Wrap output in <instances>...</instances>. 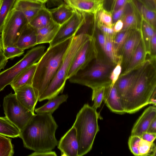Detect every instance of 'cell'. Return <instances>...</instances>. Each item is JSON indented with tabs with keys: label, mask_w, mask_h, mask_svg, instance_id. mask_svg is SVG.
I'll return each instance as SVG.
<instances>
[{
	"label": "cell",
	"mask_w": 156,
	"mask_h": 156,
	"mask_svg": "<svg viewBox=\"0 0 156 156\" xmlns=\"http://www.w3.org/2000/svg\"><path fill=\"white\" fill-rule=\"evenodd\" d=\"M0 134L15 138L19 137L20 131L5 116L0 117Z\"/></svg>",
	"instance_id": "cell-31"
},
{
	"label": "cell",
	"mask_w": 156,
	"mask_h": 156,
	"mask_svg": "<svg viewBox=\"0 0 156 156\" xmlns=\"http://www.w3.org/2000/svg\"><path fill=\"white\" fill-rule=\"evenodd\" d=\"M105 35V42L103 53L109 61L116 64L121 57H118L115 51L113 40L114 35Z\"/></svg>",
	"instance_id": "cell-32"
},
{
	"label": "cell",
	"mask_w": 156,
	"mask_h": 156,
	"mask_svg": "<svg viewBox=\"0 0 156 156\" xmlns=\"http://www.w3.org/2000/svg\"><path fill=\"white\" fill-rule=\"evenodd\" d=\"M147 54L141 38L133 53L128 64L119 76L124 75L140 67L146 61Z\"/></svg>",
	"instance_id": "cell-20"
},
{
	"label": "cell",
	"mask_w": 156,
	"mask_h": 156,
	"mask_svg": "<svg viewBox=\"0 0 156 156\" xmlns=\"http://www.w3.org/2000/svg\"><path fill=\"white\" fill-rule=\"evenodd\" d=\"M115 0H101L100 7L108 12H111Z\"/></svg>",
	"instance_id": "cell-40"
},
{
	"label": "cell",
	"mask_w": 156,
	"mask_h": 156,
	"mask_svg": "<svg viewBox=\"0 0 156 156\" xmlns=\"http://www.w3.org/2000/svg\"><path fill=\"white\" fill-rule=\"evenodd\" d=\"M44 5L33 0H16L13 8L22 12L29 23Z\"/></svg>",
	"instance_id": "cell-21"
},
{
	"label": "cell",
	"mask_w": 156,
	"mask_h": 156,
	"mask_svg": "<svg viewBox=\"0 0 156 156\" xmlns=\"http://www.w3.org/2000/svg\"><path fill=\"white\" fill-rule=\"evenodd\" d=\"M125 6L115 11L111 12L112 21L114 24L117 21L121 20L123 14Z\"/></svg>",
	"instance_id": "cell-42"
},
{
	"label": "cell",
	"mask_w": 156,
	"mask_h": 156,
	"mask_svg": "<svg viewBox=\"0 0 156 156\" xmlns=\"http://www.w3.org/2000/svg\"><path fill=\"white\" fill-rule=\"evenodd\" d=\"M10 138L0 134V156H12L14 154L13 146Z\"/></svg>",
	"instance_id": "cell-36"
},
{
	"label": "cell",
	"mask_w": 156,
	"mask_h": 156,
	"mask_svg": "<svg viewBox=\"0 0 156 156\" xmlns=\"http://www.w3.org/2000/svg\"><path fill=\"white\" fill-rule=\"evenodd\" d=\"M102 119L96 109L84 104L77 113L73 125L76 133L78 144L77 156L85 155L91 149L99 130L98 119Z\"/></svg>",
	"instance_id": "cell-4"
},
{
	"label": "cell",
	"mask_w": 156,
	"mask_h": 156,
	"mask_svg": "<svg viewBox=\"0 0 156 156\" xmlns=\"http://www.w3.org/2000/svg\"><path fill=\"white\" fill-rule=\"evenodd\" d=\"M60 26L53 22L46 26L35 30L37 45L51 42L56 35Z\"/></svg>",
	"instance_id": "cell-25"
},
{
	"label": "cell",
	"mask_w": 156,
	"mask_h": 156,
	"mask_svg": "<svg viewBox=\"0 0 156 156\" xmlns=\"http://www.w3.org/2000/svg\"><path fill=\"white\" fill-rule=\"evenodd\" d=\"M68 5L81 12L94 13L100 6L98 0H66Z\"/></svg>",
	"instance_id": "cell-26"
},
{
	"label": "cell",
	"mask_w": 156,
	"mask_h": 156,
	"mask_svg": "<svg viewBox=\"0 0 156 156\" xmlns=\"http://www.w3.org/2000/svg\"><path fill=\"white\" fill-rule=\"evenodd\" d=\"M139 0L150 9L156 11V0Z\"/></svg>",
	"instance_id": "cell-47"
},
{
	"label": "cell",
	"mask_w": 156,
	"mask_h": 156,
	"mask_svg": "<svg viewBox=\"0 0 156 156\" xmlns=\"http://www.w3.org/2000/svg\"><path fill=\"white\" fill-rule=\"evenodd\" d=\"M2 0H0V7L1 5Z\"/></svg>",
	"instance_id": "cell-55"
},
{
	"label": "cell",
	"mask_w": 156,
	"mask_h": 156,
	"mask_svg": "<svg viewBox=\"0 0 156 156\" xmlns=\"http://www.w3.org/2000/svg\"><path fill=\"white\" fill-rule=\"evenodd\" d=\"M156 118L155 106H151L146 109L134 124L131 131V135L140 136L146 132L152 121Z\"/></svg>",
	"instance_id": "cell-17"
},
{
	"label": "cell",
	"mask_w": 156,
	"mask_h": 156,
	"mask_svg": "<svg viewBox=\"0 0 156 156\" xmlns=\"http://www.w3.org/2000/svg\"><path fill=\"white\" fill-rule=\"evenodd\" d=\"M156 90L154 91L150 97L149 100L148 104H152L155 106L156 104Z\"/></svg>",
	"instance_id": "cell-51"
},
{
	"label": "cell",
	"mask_w": 156,
	"mask_h": 156,
	"mask_svg": "<svg viewBox=\"0 0 156 156\" xmlns=\"http://www.w3.org/2000/svg\"><path fill=\"white\" fill-rule=\"evenodd\" d=\"M97 23L99 24L105 25L112 27V23L111 12H108L100 6L94 13Z\"/></svg>",
	"instance_id": "cell-35"
},
{
	"label": "cell",
	"mask_w": 156,
	"mask_h": 156,
	"mask_svg": "<svg viewBox=\"0 0 156 156\" xmlns=\"http://www.w3.org/2000/svg\"><path fill=\"white\" fill-rule=\"evenodd\" d=\"M103 100L112 112L119 114L126 113L115 84L112 86L110 84L105 87Z\"/></svg>",
	"instance_id": "cell-19"
},
{
	"label": "cell",
	"mask_w": 156,
	"mask_h": 156,
	"mask_svg": "<svg viewBox=\"0 0 156 156\" xmlns=\"http://www.w3.org/2000/svg\"><path fill=\"white\" fill-rule=\"evenodd\" d=\"M3 106L5 116L20 131L35 114L23 105L12 93L4 97Z\"/></svg>",
	"instance_id": "cell-8"
},
{
	"label": "cell",
	"mask_w": 156,
	"mask_h": 156,
	"mask_svg": "<svg viewBox=\"0 0 156 156\" xmlns=\"http://www.w3.org/2000/svg\"><path fill=\"white\" fill-rule=\"evenodd\" d=\"M141 19L156 28V11L147 7L139 0H132Z\"/></svg>",
	"instance_id": "cell-29"
},
{
	"label": "cell",
	"mask_w": 156,
	"mask_h": 156,
	"mask_svg": "<svg viewBox=\"0 0 156 156\" xmlns=\"http://www.w3.org/2000/svg\"><path fill=\"white\" fill-rule=\"evenodd\" d=\"M24 52V50L19 48L16 45L8 46L3 49L4 55L8 59L20 57Z\"/></svg>",
	"instance_id": "cell-38"
},
{
	"label": "cell",
	"mask_w": 156,
	"mask_h": 156,
	"mask_svg": "<svg viewBox=\"0 0 156 156\" xmlns=\"http://www.w3.org/2000/svg\"><path fill=\"white\" fill-rule=\"evenodd\" d=\"M115 65L107 58L98 57L68 80L71 83L85 86L92 89L108 86L111 84L110 74Z\"/></svg>",
	"instance_id": "cell-6"
},
{
	"label": "cell",
	"mask_w": 156,
	"mask_h": 156,
	"mask_svg": "<svg viewBox=\"0 0 156 156\" xmlns=\"http://www.w3.org/2000/svg\"><path fill=\"white\" fill-rule=\"evenodd\" d=\"M28 23L21 11L13 8L4 24L1 32L2 48L16 44L21 31Z\"/></svg>",
	"instance_id": "cell-9"
},
{
	"label": "cell",
	"mask_w": 156,
	"mask_h": 156,
	"mask_svg": "<svg viewBox=\"0 0 156 156\" xmlns=\"http://www.w3.org/2000/svg\"><path fill=\"white\" fill-rule=\"evenodd\" d=\"M122 59L121 58L112 70L109 77L111 85H114L118 79L122 71Z\"/></svg>",
	"instance_id": "cell-39"
},
{
	"label": "cell",
	"mask_w": 156,
	"mask_h": 156,
	"mask_svg": "<svg viewBox=\"0 0 156 156\" xmlns=\"http://www.w3.org/2000/svg\"><path fill=\"white\" fill-rule=\"evenodd\" d=\"M73 37L49 47L37 62L32 85L38 92L39 97L55 75Z\"/></svg>",
	"instance_id": "cell-3"
},
{
	"label": "cell",
	"mask_w": 156,
	"mask_h": 156,
	"mask_svg": "<svg viewBox=\"0 0 156 156\" xmlns=\"http://www.w3.org/2000/svg\"><path fill=\"white\" fill-rule=\"evenodd\" d=\"M68 97L67 94H62L48 100L43 105L35 109L37 113H48L52 114L62 103L66 101Z\"/></svg>",
	"instance_id": "cell-28"
},
{
	"label": "cell",
	"mask_w": 156,
	"mask_h": 156,
	"mask_svg": "<svg viewBox=\"0 0 156 156\" xmlns=\"http://www.w3.org/2000/svg\"><path fill=\"white\" fill-rule=\"evenodd\" d=\"M147 132L150 133H156V118L151 122Z\"/></svg>",
	"instance_id": "cell-50"
},
{
	"label": "cell",
	"mask_w": 156,
	"mask_h": 156,
	"mask_svg": "<svg viewBox=\"0 0 156 156\" xmlns=\"http://www.w3.org/2000/svg\"><path fill=\"white\" fill-rule=\"evenodd\" d=\"M37 45L35 30L29 23L21 31L16 41V46L25 50Z\"/></svg>",
	"instance_id": "cell-22"
},
{
	"label": "cell",
	"mask_w": 156,
	"mask_h": 156,
	"mask_svg": "<svg viewBox=\"0 0 156 156\" xmlns=\"http://www.w3.org/2000/svg\"><path fill=\"white\" fill-rule=\"evenodd\" d=\"M48 1H49L57 6L63 4L68 5L66 0H48Z\"/></svg>",
	"instance_id": "cell-52"
},
{
	"label": "cell",
	"mask_w": 156,
	"mask_h": 156,
	"mask_svg": "<svg viewBox=\"0 0 156 156\" xmlns=\"http://www.w3.org/2000/svg\"><path fill=\"white\" fill-rule=\"evenodd\" d=\"M98 0V1H100L101 0Z\"/></svg>",
	"instance_id": "cell-56"
},
{
	"label": "cell",
	"mask_w": 156,
	"mask_h": 156,
	"mask_svg": "<svg viewBox=\"0 0 156 156\" xmlns=\"http://www.w3.org/2000/svg\"></svg>",
	"instance_id": "cell-57"
},
{
	"label": "cell",
	"mask_w": 156,
	"mask_h": 156,
	"mask_svg": "<svg viewBox=\"0 0 156 156\" xmlns=\"http://www.w3.org/2000/svg\"><path fill=\"white\" fill-rule=\"evenodd\" d=\"M96 21L98 27L103 34H105L114 35L116 33L114 32L113 27H110L105 25L98 24L96 20Z\"/></svg>",
	"instance_id": "cell-43"
},
{
	"label": "cell",
	"mask_w": 156,
	"mask_h": 156,
	"mask_svg": "<svg viewBox=\"0 0 156 156\" xmlns=\"http://www.w3.org/2000/svg\"><path fill=\"white\" fill-rule=\"evenodd\" d=\"M72 16L61 25L49 47L54 46L75 36L84 20L85 14L74 9Z\"/></svg>",
	"instance_id": "cell-11"
},
{
	"label": "cell",
	"mask_w": 156,
	"mask_h": 156,
	"mask_svg": "<svg viewBox=\"0 0 156 156\" xmlns=\"http://www.w3.org/2000/svg\"><path fill=\"white\" fill-rule=\"evenodd\" d=\"M16 98L24 107L34 113L39 96L37 91L32 85H26L14 90Z\"/></svg>",
	"instance_id": "cell-15"
},
{
	"label": "cell",
	"mask_w": 156,
	"mask_h": 156,
	"mask_svg": "<svg viewBox=\"0 0 156 156\" xmlns=\"http://www.w3.org/2000/svg\"><path fill=\"white\" fill-rule=\"evenodd\" d=\"M3 53L2 45L1 39L0 37V54Z\"/></svg>",
	"instance_id": "cell-54"
},
{
	"label": "cell",
	"mask_w": 156,
	"mask_h": 156,
	"mask_svg": "<svg viewBox=\"0 0 156 156\" xmlns=\"http://www.w3.org/2000/svg\"><path fill=\"white\" fill-rule=\"evenodd\" d=\"M37 62L33 64L21 72L10 84L14 90L26 85H32L36 70Z\"/></svg>",
	"instance_id": "cell-24"
},
{
	"label": "cell",
	"mask_w": 156,
	"mask_h": 156,
	"mask_svg": "<svg viewBox=\"0 0 156 156\" xmlns=\"http://www.w3.org/2000/svg\"><path fill=\"white\" fill-rule=\"evenodd\" d=\"M123 27V22L121 20H119L114 24L112 27L114 32L116 33L122 30Z\"/></svg>",
	"instance_id": "cell-48"
},
{
	"label": "cell",
	"mask_w": 156,
	"mask_h": 156,
	"mask_svg": "<svg viewBox=\"0 0 156 156\" xmlns=\"http://www.w3.org/2000/svg\"><path fill=\"white\" fill-rule=\"evenodd\" d=\"M121 20L123 23L122 30L140 28L141 18L132 0L125 5Z\"/></svg>",
	"instance_id": "cell-18"
},
{
	"label": "cell",
	"mask_w": 156,
	"mask_h": 156,
	"mask_svg": "<svg viewBox=\"0 0 156 156\" xmlns=\"http://www.w3.org/2000/svg\"><path fill=\"white\" fill-rule=\"evenodd\" d=\"M131 0H115L112 12L115 11L125 6Z\"/></svg>",
	"instance_id": "cell-45"
},
{
	"label": "cell",
	"mask_w": 156,
	"mask_h": 156,
	"mask_svg": "<svg viewBox=\"0 0 156 156\" xmlns=\"http://www.w3.org/2000/svg\"><path fill=\"white\" fill-rule=\"evenodd\" d=\"M41 3L45 4L48 2V0H33Z\"/></svg>",
	"instance_id": "cell-53"
},
{
	"label": "cell",
	"mask_w": 156,
	"mask_h": 156,
	"mask_svg": "<svg viewBox=\"0 0 156 156\" xmlns=\"http://www.w3.org/2000/svg\"><path fill=\"white\" fill-rule=\"evenodd\" d=\"M132 29L122 30L115 34L113 37V43L117 55L121 57L122 48Z\"/></svg>",
	"instance_id": "cell-33"
},
{
	"label": "cell",
	"mask_w": 156,
	"mask_h": 156,
	"mask_svg": "<svg viewBox=\"0 0 156 156\" xmlns=\"http://www.w3.org/2000/svg\"><path fill=\"white\" fill-rule=\"evenodd\" d=\"M29 156H57V155L55 151H49L35 152L29 155Z\"/></svg>",
	"instance_id": "cell-46"
},
{
	"label": "cell",
	"mask_w": 156,
	"mask_h": 156,
	"mask_svg": "<svg viewBox=\"0 0 156 156\" xmlns=\"http://www.w3.org/2000/svg\"><path fill=\"white\" fill-rule=\"evenodd\" d=\"M141 38V35L140 29H132L123 45L121 52V57L122 71L126 66Z\"/></svg>",
	"instance_id": "cell-16"
},
{
	"label": "cell",
	"mask_w": 156,
	"mask_h": 156,
	"mask_svg": "<svg viewBox=\"0 0 156 156\" xmlns=\"http://www.w3.org/2000/svg\"><path fill=\"white\" fill-rule=\"evenodd\" d=\"M150 58H156V33L151 37L150 43Z\"/></svg>",
	"instance_id": "cell-41"
},
{
	"label": "cell",
	"mask_w": 156,
	"mask_h": 156,
	"mask_svg": "<svg viewBox=\"0 0 156 156\" xmlns=\"http://www.w3.org/2000/svg\"><path fill=\"white\" fill-rule=\"evenodd\" d=\"M128 144L130 151L135 155L156 156L155 144L144 140L140 136L131 135Z\"/></svg>",
	"instance_id": "cell-13"
},
{
	"label": "cell",
	"mask_w": 156,
	"mask_h": 156,
	"mask_svg": "<svg viewBox=\"0 0 156 156\" xmlns=\"http://www.w3.org/2000/svg\"><path fill=\"white\" fill-rule=\"evenodd\" d=\"M140 137L144 140L153 143L156 137V133H150L146 132L143 133Z\"/></svg>",
	"instance_id": "cell-44"
},
{
	"label": "cell",
	"mask_w": 156,
	"mask_h": 156,
	"mask_svg": "<svg viewBox=\"0 0 156 156\" xmlns=\"http://www.w3.org/2000/svg\"><path fill=\"white\" fill-rule=\"evenodd\" d=\"M8 60L3 53L0 54V71L2 69H4L8 62Z\"/></svg>",
	"instance_id": "cell-49"
},
{
	"label": "cell",
	"mask_w": 156,
	"mask_h": 156,
	"mask_svg": "<svg viewBox=\"0 0 156 156\" xmlns=\"http://www.w3.org/2000/svg\"><path fill=\"white\" fill-rule=\"evenodd\" d=\"M53 21L59 25L67 21L73 15L74 10L67 4H63L49 9Z\"/></svg>",
	"instance_id": "cell-23"
},
{
	"label": "cell",
	"mask_w": 156,
	"mask_h": 156,
	"mask_svg": "<svg viewBox=\"0 0 156 156\" xmlns=\"http://www.w3.org/2000/svg\"><path fill=\"white\" fill-rule=\"evenodd\" d=\"M107 86H100L92 89V100L94 102L92 107L96 109L100 106L103 100L105 88Z\"/></svg>",
	"instance_id": "cell-37"
},
{
	"label": "cell",
	"mask_w": 156,
	"mask_h": 156,
	"mask_svg": "<svg viewBox=\"0 0 156 156\" xmlns=\"http://www.w3.org/2000/svg\"><path fill=\"white\" fill-rule=\"evenodd\" d=\"M155 64L156 58H151L123 99L126 113H135L148 104L150 97L156 90Z\"/></svg>",
	"instance_id": "cell-2"
},
{
	"label": "cell",
	"mask_w": 156,
	"mask_h": 156,
	"mask_svg": "<svg viewBox=\"0 0 156 156\" xmlns=\"http://www.w3.org/2000/svg\"><path fill=\"white\" fill-rule=\"evenodd\" d=\"M91 36L80 34L73 37L55 75L39 97L38 101L49 100L63 92L67 80L68 73L73 60L81 46Z\"/></svg>",
	"instance_id": "cell-5"
},
{
	"label": "cell",
	"mask_w": 156,
	"mask_h": 156,
	"mask_svg": "<svg viewBox=\"0 0 156 156\" xmlns=\"http://www.w3.org/2000/svg\"><path fill=\"white\" fill-rule=\"evenodd\" d=\"M53 22L49 9L44 5L29 24L36 30L46 26Z\"/></svg>",
	"instance_id": "cell-27"
},
{
	"label": "cell",
	"mask_w": 156,
	"mask_h": 156,
	"mask_svg": "<svg viewBox=\"0 0 156 156\" xmlns=\"http://www.w3.org/2000/svg\"><path fill=\"white\" fill-rule=\"evenodd\" d=\"M46 47L39 45L28 51L23 57L11 67L0 73V92L10 85L22 71L37 62L45 52Z\"/></svg>",
	"instance_id": "cell-7"
},
{
	"label": "cell",
	"mask_w": 156,
	"mask_h": 156,
	"mask_svg": "<svg viewBox=\"0 0 156 156\" xmlns=\"http://www.w3.org/2000/svg\"><path fill=\"white\" fill-rule=\"evenodd\" d=\"M61 156H77L78 144L76 129L73 126L58 142Z\"/></svg>",
	"instance_id": "cell-14"
},
{
	"label": "cell",
	"mask_w": 156,
	"mask_h": 156,
	"mask_svg": "<svg viewBox=\"0 0 156 156\" xmlns=\"http://www.w3.org/2000/svg\"><path fill=\"white\" fill-rule=\"evenodd\" d=\"M16 0H2L0 7V33Z\"/></svg>",
	"instance_id": "cell-34"
},
{
	"label": "cell",
	"mask_w": 156,
	"mask_h": 156,
	"mask_svg": "<svg viewBox=\"0 0 156 156\" xmlns=\"http://www.w3.org/2000/svg\"><path fill=\"white\" fill-rule=\"evenodd\" d=\"M98 57V48L94 38L91 36L83 44L76 54L69 70L67 80L85 68Z\"/></svg>",
	"instance_id": "cell-10"
},
{
	"label": "cell",
	"mask_w": 156,
	"mask_h": 156,
	"mask_svg": "<svg viewBox=\"0 0 156 156\" xmlns=\"http://www.w3.org/2000/svg\"><path fill=\"white\" fill-rule=\"evenodd\" d=\"M58 127L51 114L37 113L20 131L19 137L28 149L35 152L52 151L58 143L55 136Z\"/></svg>",
	"instance_id": "cell-1"
},
{
	"label": "cell",
	"mask_w": 156,
	"mask_h": 156,
	"mask_svg": "<svg viewBox=\"0 0 156 156\" xmlns=\"http://www.w3.org/2000/svg\"><path fill=\"white\" fill-rule=\"evenodd\" d=\"M151 60L150 58L147 59L144 63L140 67L126 75L119 77L115 84L118 95L122 101L143 70Z\"/></svg>",
	"instance_id": "cell-12"
},
{
	"label": "cell",
	"mask_w": 156,
	"mask_h": 156,
	"mask_svg": "<svg viewBox=\"0 0 156 156\" xmlns=\"http://www.w3.org/2000/svg\"><path fill=\"white\" fill-rule=\"evenodd\" d=\"M140 30L141 39L147 55H150V43L152 36L156 33V29L148 23L141 19Z\"/></svg>",
	"instance_id": "cell-30"
}]
</instances>
